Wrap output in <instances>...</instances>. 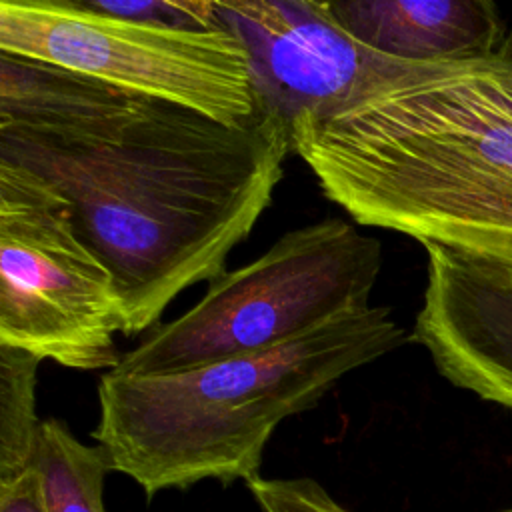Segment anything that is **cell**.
I'll return each mask as SVG.
<instances>
[{"label":"cell","mask_w":512,"mask_h":512,"mask_svg":"<svg viewBox=\"0 0 512 512\" xmlns=\"http://www.w3.org/2000/svg\"><path fill=\"white\" fill-rule=\"evenodd\" d=\"M42 360L0 344V484L34 468L42 420L36 416V372Z\"/></svg>","instance_id":"11"},{"label":"cell","mask_w":512,"mask_h":512,"mask_svg":"<svg viewBox=\"0 0 512 512\" xmlns=\"http://www.w3.org/2000/svg\"><path fill=\"white\" fill-rule=\"evenodd\" d=\"M126 322L110 270L78 236L66 198L0 160V344L72 370H114Z\"/></svg>","instance_id":"6"},{"label":"cell","mask_w":512,"mask_h":512,"mask_svg":"<svg viewBox=\"0 0 512 512\" xmlns=\"http://www.w3.org/2000/svg\"><path fill=\"white\" fill-rule=\"evenodd\" d=\"M292 152L356 224L438 244L512 278V42L412 64L290 126Z\"/></svg>","instance_id":"2"},{"label":"cell","mask_w":512,"mask_h":512,"mask_svg":"<svg viewBox=\"0 0 512 512\" xmlns=\"http://www.w3.org/2000/svg\"><path fill=\"white\" fill-rule=\"evenodd\" d=\"M428 278L412 340L454 386L512 410V278L424 244Z\"/></svg>","instance_id":"8"},{"label":"cell","mask_w":512,"mask_h":512,"mask_svg":"<svg viewBox=\"0 0 512 512\" xmlns=\"http://www.w3.org/2000/svg\"><path fill=\"white\" fill-rule=\"evenodd\" d=\"M34 468L48 512H106L104 478L112 472L110 464L98 444H82L64 422L42 420Z\"/></svg>","instance_id":"10"},{"label":"cell","mask_w":512,"mask_h":512,"mask_svg":"<svg viewBox=\"0 0 512 512\" xmlns=\"http://www.w3.org/2000/svg\"><path fill=\"white\" fill-rule=\"evenodd\" d=\"M406 340L390 308L370 306L286 344L172 374L108 370L92 438L110 470L134 480L148 500L204 480L248 482L282 420Z\"/></svg>","instance_id":"3"},{"label":"cell","mask_w":512,"mask_h":512,"mask_svg":"<svg viewBox=\"0 0 512 512\" xmlns=\"http://www.w3.org/2000/svg\"><path fill=\"white\" fill-rule=\"evenodd\" d=\"M382 244L344 218L278 238L262 256L226 270L182 316L122 354L120 374H172L268 350L370 308Z\"/></svg>","instance_id":"4"},{"label":"cell","mask_w":512,"mask_h":512,"mask_svg":"<svg viewBox=\"0 0 512 512\" xmlns=\"http://www.w3.org/2000/svg\"><path fill=\"white\" fill-rule=\"evenodd\" d=\"M360 46L404 62H456L500 48L492 0H310Z\"/></svg>","instance_id":"9"},{"label":"cell","mask_w":512,"mask_h":512,"mask_svg":"<svg viewBox=\"0 0 512 512\" xmlns=\"http://www.w3.org/2000/svg\"><path fill=\"white\" fill-rule=\"evenodd\" d=\"M0 512H48L36 468L10 484H0Z\"/></svg>","instance_id":"14"},{"label":"cell","mask_w":512,"mask_h":512,"mask_svg":"<svg viewBox=\"0 0 512 512\" xmlns=\"http://www.w3.org/2000/svg\"><path fill=\"white\" fill-rule=\"evenodd\" d=\"M72 6L176 26L218 28V0H58Z\"/></svg>","instance_id":"12"},{"label":"cell","mask_w":512,"mask_h":512,"mask_svg":"<svg viewBox=\"0 0 512 512\" xmlns=\"http://www.w3.org/2000/svg\"><path fill=\"white\" fill-rule=\"evenodd\" d=\"M0 54L176 102L226 124L260 110L248 50L222 26L124 18L58 0H0Z\"/></svg>","instance_id":"5"},{"label":"cell","mask_w":512,"mask_h":512,"mask_svg":"<svg viewBox=\"0 0 512 512\" xmlns=\"http://www.w3.org/2000/svg\"><path fill=\"white\" fill-rule=\"evenodd\" d=\"M248 490L262 512H350L312 478H250Z\"/></svg>","instance_id":"13"},{"label":"cell","mask_w":512,"mask_h":512,"mask_svg":"<svg viewBox=\"0 0 512 512\" xmlns=\"http://www.w3.org/2000/svg\"><path fill=\"white\" fill-rule=\"evenodd\" d=\"M290 126L268 110L226 124L194 108L0 54V160L68 202L114 278L124 336L226 272L284 176Z\"/></svg>","instance_id":"1"},{"label":"cell","mask_w":512,"mask_h":512,"mask_svg":"<svg viewBox=\"0 0 512 512\" xmlns=\"http://www.w3.org/2000/svg\"><path fill=\"white\" fill-rule=\"evenodd\" d=\"M218 22L248 50L258 108L288 126L338 112L416 64L360 46L310 0H218Z\"/></svg>","instance_id":"7"},{"label":"cell","mask_w":512,"mask_h":512,"mask_svg":"<svg viewBox=\"0 0 512 512\" xmlns=\"http://www.w3.org/2000/svg\"><path fill=\"white\" fill-rule=\"evenodd\" d=\"M500 512H512V508H508V510H500Z\"/></svg>","instance_id":"15"}]
</instances>
